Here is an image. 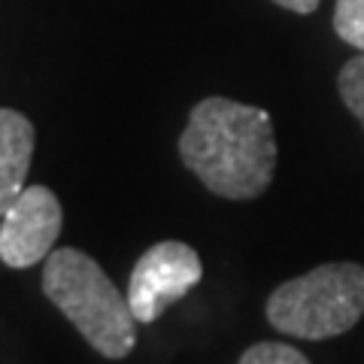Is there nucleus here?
Here are the masks:
<instances>
[{
    "label": "nucleus",
    "mask_w": 364,
    "mask_h": 364,
    "mask_svg": "<svg viewBox=\"0 0 364 364\" xmlns=\"http://www.w3.org/2000/svg\"><path fill=\"white\" fill-rule=\"evenodd\" d=\"M337 91L343 97L346 109L364 128V55H355V58H349L343 64V70L337 76Z\"/></svg>",
    "instance_id": "nucleus-7"
},
{
    "label": "nucleus",
    "mask_w": 364,
    "mask_h": 364,
    "mask_svg": "<svg viewBox=\"0 0 364 364\" xmlns=\"http://www.w3.org/2000/svg\"><path fill=\"white\" fill-rule=\"evenodd\" d=\"M61 228L64 210L55 191L46 186H28L0 222V261L13 270L40 264L55 252Z\"/></svg>",
    "instance_id": "nucleus-5"
},
{
    "label": "nucleus",
    "mask_w": 364,
    "mask_h": 364,
    "mask_svg": "<svg viewBox=\"0 0 364 364\" xmlns=\"http://www.w3.org/2000/svg\"><path fill=\"white\" fill-rule=\"evenodd\" d=\"M273 4L282 6V9H291V13H298V16H310L318 9L322 0H273Z\"/></svg>",
    "instance_id": "nucleus-10"
},
{
    "label": "nucleus",
    "mask_w": 364,
    "mask_h": 364,
    "mask_svg": "<svg viewBox=\"0 0 364 364\" xmlns=\"http://www.w3.org/2000/svg\"><path fill=\"white\" fill-rule=\"evenodd\" d=\"M43 291L104 358H124L136 343V316L128 294L82 249L61 246L46 258Z\"/></svg>",
    "instance_id": "nucleus-2"
},
{
    "label": "nucleus",
    "mask_w": 364,
    "mask_h": 364,
    "mask_svg": "<svg viewBox=\"0 0 364 364\" xmlns=\"http://www.w3.org/2000/svg\"><path fill=\"white\" fill-rule=\"evenodd\" d=\"M179 158L207 191L225 200L264 195L277 170V134L267 109L228 97H203L188 112Z\"/></svg>",
    "instance_id": "nucleus-1"
},
{
    "label": "nucleus",
    "mask_w": 364,
    "mask_h": 364,
    "mask_svg": "<svg viewBox=\"0 0 364 364\" xmlns=\"http://www.w3.org/2000/svg\"><path fill=\"white\" fill-rule=\"evenodd\" d=\"M364 316V267L331 261L282 282L267 298V322L279 334L328 340L352 331Z\"/></svg>",
    "instance_id": "nucleus-3"
},
{
    "label": "nucleus",
    "mask_w": 364,
    "mask_h": 364,
    "mask_svg": "<svg viewBox=\"0 0 364 364\" xmlns=\"http://www.w3.org/2000/svg\"><path fill=\"white\" fill-rule=\"evenodd\" d=\"M200 255L188 243L164 240L149 246L134 264L128 279V304L136 322H158V316L186 298L200 282Z\"/></svg>",
    "instance_id": "nucleus-4"
},
{
    "label": "nucleus",
    "mask_w": 364,
    "mask_h": 364,
    "mask_svg": "<svg viewBox=\"0 0 364 364\" xmlns=\"http://www.w3.org/2000/svg\"><path fill=\"white\" fill-rule=\"evenodd\" d=\"M334 31L352 49L364 52V0H337L334 6Z\"/></svg>",
    "instance_id": "nucleus-8"
},
{
    "label": "nucleus",
    "mask_w": 364,
    "mask_h": 364,
    "mask_svg": "<svg viewBox=\"0 0 364 364\" xmlns=\"http://www.w3.org/2000/svg\"><path fill=\"white\" fill-rule=\"evenodd\" d=\"M33 158V124L18 109H0V219L25 191Z\"/></svg>",
    "instance_id": "nucleus-6"
},
{
    "label": "nucleus",
    "mask_w": 364,
    "mask_h": 364,
    "mask_svg": "<svg viewBox=\"0 0 364 364\" xmlns=\"http://www.w3.org/2000/svg\"><path fill=\"white\" fill-rule=\"evenodd\" d=\"M237 364H310V358H306L301 349H294V346L264 340V343L249 346Z\"/></svg>",
    "instance_id": "nucleus-9"
}]
</instances>
